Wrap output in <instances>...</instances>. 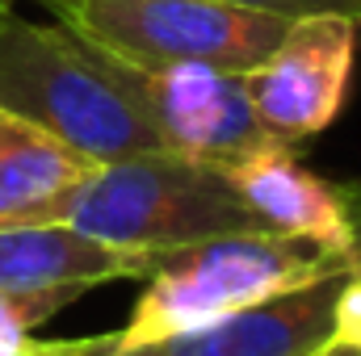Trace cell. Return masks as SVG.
Instances as JSON below:
<instances>
[{"label":"cell","instance_id":"cell-1","mask_svg":"<svg viewBox=\"0 0 361 356\" xmlns=\"http://www.w3.org/2000/svg\"><path fill=\"white\" fill-rule=\"evenodd\" d=\"M0 109L17 113L97 164L169 151L135 72L63 21L42 25L0 8Z\"/></svg>","mask_w":361,"mask_h":356},{"label":"cell","instance_id":"cell-2","mask_svg":"<svg viewBox=\"0 0 361 356\" xmlns=\"http://www.w3.org/2000/svg\"><path fill=\"white\" fill-rule=\"evenodd\" d=\"M353 268H361V260L336 256L319 243L277 231H235L160 252L143 298L135 302L126 327L118 331V348H143L169 340L223 314H235L244 306L269 302L277 293Z\"/></svg>","mask_w":361,"mask_h":356},{"label":"cell","instance_id":"cell-3","mask_svg":"<svg viewBox=\"0 0 361 356\" xmlns=\"http://www.w3.org/2000/svg\"><path fill=\"white\" fill-rule=\"evenodd\" d=\"M59 222L143 256L189 248L214 235L269 231L223 168L177 151L97 164L92 177L68 197Z\"/></svg>","mask_w":361,"mask_h":356},{"label":"cell","instance_id":"cell-4","mask_svg":"<svg viewBox=\"0 0 361 356\" xmlns=\"http://www.w3.org/2000/svg\"><path fill=\"white\" fill-rule=\"evenodd\" d=\"M72 34L135 72L206 63L257 72L281 42L290 17L231 0H42Z\"/></svg>","mask_w":361,"mask_h":356},{"label":"cell","instance_id":"cell-5","mask_svg":"<svg viewBox=\"0 0 361 356\" xmlns=\"http://www.w3.org/2000/svg\"><path fill=\"white\" fill-rule=\"evenodd\" d=\"M357 25L341 13H302L290 17L273 55L248 72V92L261 126L277 143H302L328 130L353 84Z\"/></svg>","mask_w":361,"mask_h":356},{"label":"cell","instance_id":"cell-6","mask_svg":"<svg viewBox=\"0 0 361 356\" xmlns=\"http://www.w3.org/2000/svg\"><path fill=\"white\" fill-rule=\"evenodd\" d=\"M135 80L143 89L156 130L164 134V147L177 155L227 172L248 155H257L261 147L277 143L261 126L248 76L240 72L206 63H173L160 72H135Z\"/></svg>","mask_w":361,"mask_h":356},{"label":"cell","instance_id":"cell-7","mask_svg":"<svg viewBox=\"0 0 361 356\" xmlns=\"http://www.w3.org/2000/svg\"><path fill=\"white\" fill-rule=\"evenodd\" d=\"M152 272H156V256L114 248L68 222L0 227V289L47 302L55 310L72 306L80 293L97 285L147 281Z\"/></svg>","mask_w":361,"mask_h":356},{"label":"cell","instance_id":"cell-8","mask_svg":"<svg viewBox=\"0 0 361 356\" xmlns=\"http://www.w3.org/2000/svg\"><path fill=\"white\" fill-rule=\"evenodd\" d=\"M345 276L349 272H332L324 281H311L302 289L277 293L269 302L244 306L235 314H223L214 323L143 348L114 344L109 356H311L332 340V310Z\"/></svg>","mask_w":361,"mask_h":356},{"label":"cell","instance_id":"cell-9","mask_svg":"<svg viewBox=\"0 0 361 356\" xmlns=\"http://www.w3.org/2000/svg\"><path fill=\"white\" fill-rule=\"evenodd\" d=\"M227 177L235 180V189L244 193V201L269 231L361 260V239L349 197L324 177H315L311 168H302L290 143L261 147L244 164L227 168Z\"/></svg>","mask_w":361,"mask_h":356},{"label":"cell","instance_id":"cell-10","mask_svg":"<svg viewBox=\"0 0 361 356\" xmlns=\"http://www.w3.org/2000/svg\"><path fill=\"white\" fill-rule=\"evenodd\" d=\"M97 160L51 130L0 109V227L59 222L68 197L92 177Z\"/></svg>","mask_w":361,"mask_h":356},{"label":"cell","instance_id":"cell-11","mask_svg":"<svg viewBox=\"0 0 361 356\" xmlns=\"http://www.w3.org/2000/svg\"><path fill=\"white\" fill-rule=\"evenodd\" d=\"M59 310L47 306V302H34V298H17V293H4L0 289V344H21L30 340L34 327H42L47 319H55Z\"/></svg>","mask_w":361,"mask_h":356},{"label":"cell","instance_id":"cell-12","mask_svg":"<svg viewBox=\"0 0 361 356\" xmlns=\"http://www.w3.org/2000/svg\"><path fill=\"white\" fill-rule=\"evenodd\" d=\"M332 340L361 348V268L345 276L341 293H336V310H332Z\"/></svg>","mask_w":361,"mask_h":356},{"label":"cell","instance_id":"cell-13","mask_svg":"<svg viewBox=\"0 0 361 356\" xmlns=\"http://www.w3.org/2000/svg\"><path fill=\"white\" fill-rule=\"evenodd\" d=\"M231 4H248V8H265L281 17H302V13H341L361 21V0H231Z\"/></svg>","mask_w":361,"mask_h":356},{"label":"cell","instance_id":"cell-14","mask_svg":"<svg viewBox=\"0 0 361 356\" xmlns=\"http://www.w3.org/2000/svg\"><path fill=\"white\" fill-rule=\"evenodd\" d=\"M89 348V336L80 340H21V344H0V356H80Z\"/></svg>","mask_w":361,"mask_h":356},{"label":"cell","instance_id":"cell-15","mask_svg":"<svg viewBox=\"0 0 361 356\" xmlns=\"http://www.w3.org/2000/svg\"><path fill=\"white\" fill-rule=\"evenodd\" d=\"M114 344H118V331H105V336H89V348L80 356H109L114 352Z\"/></svg>","mask_w":361,"mask_h":356},{"label":"cell","instance_id":"cell-16","mask_svg":"<svg viewBox=\"0 0 361 356\" xmlns=\"http://www.w3.org/2000/svg\"><path fill=\"white\" fill-rule=\"evenodd\" d=\"M311 356H361V348H349V344H336V340H328L324 348H315Z\"/></svg>","mask_w":361,"mask_h":356},{"label":"cell","instance_id":"cell-17","mask_svg":"<svg viewBox=\"0 0 361 356\" xmlns=\"http://www.w3.org/2000/svg\"><path fill=\"white\" fill-rule=\"evenodd\" d=\"M0 8H13V0H0Z\"/></svg>","mask_w":361,"mask_h":356}]
</instances>
